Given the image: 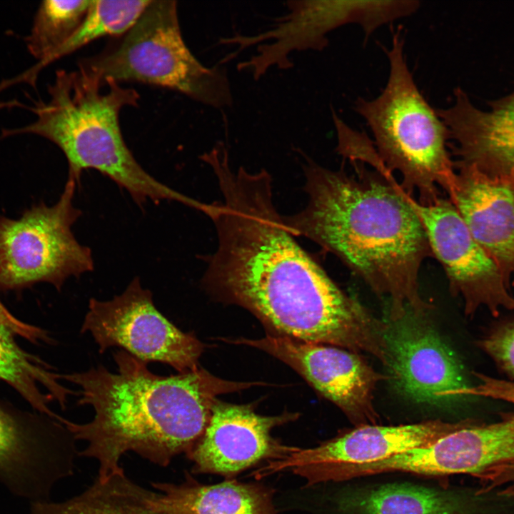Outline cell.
<instances>
[{
  "label": "cell",
  "instance_id": "6da1fadb",
  "mask_svg": "<svg viewBox=\"0 0 514 514\" xmlns=\"http://www.w3.org/2000/svg\"><path fill=\"white\" fill-rule=\"evenodd\" d=\"M216 249L205 286L282 336L366 352L385 360L384 321L343 292L298 244L272 191L238 193L211 217Z\"/></svg>",
  "mask_w": 514,
  "mask_h": 514
},
{
  "label": "cell",
  "instance_id": "7a4b0ae2",
  "mask_svg": "<svg viewBox=\"0 0 514 514\" xmlns=\"http://www.w3.org/2000/svg\"><path fill=\"white\" fill-rule=\"evenodd\" d=\"M306 157L307 203L284 221L295 236L315 242L340 259L380 296L389 298L388 317L406 308L428 312L420 294L423 261L433 256L424 228L392 172L332 170Z\"/></svg>",
  "mask_w": 514,
  "mask_h": 514
},
{
  "label": "cell",
  "instance_id": "3957f363",
  "mask_svg": "<svg viewBox=\"0 0 514 514\" xmlns=\"http://www.w3.org/2000/svg\"><path fill=\"white\" fill-rule=\"evenodd\" d=\"M117 371L103 366L63 375L80 389L78 404L90 405L91 420L61 423L76 440L86 441L79 457L99 463L96 478L124 471L128 452L159 466L188 453L203 434L218 395L256 385L228 381L203 369L168 376L152 373L143 361L120 350L114 354Z\"/></svg>",
  "mask_w": 514,
  "mask_h": 514
},
{
  "label": "cell",
  "instance_id": "277c9868",
  "mask_svg": "<svg viewBox=\"0 0 514 514\" xmlns=\"http://www.w3.org/2000/svg\"><path fill=\"white\" fill-rule=\"evenodd\" d=\"M49 99L35 101L30 110L36 119L17 128L6 129L2 137L34 134L56 145L66 158L68 177L79 183L81 173L94 169L125 189L138 205L171 201L196 209L198 201L167 186L148 173L127 146L119 114L136 106L140 96L112 79L79 68L58 70L48 87Z\"/></svg>",
  "mask_w": 514,
  "mask_h": 514
},
{
  "label": "cell",
  "instance_id": "5b68a950",
  "mask_svg": "<svg viewBox=\"0 0 514 514\" xmlns=\"http://www.w3.org/2000/svg\"><path fill=\"white\" fill-rule=\"evenodd\" d=\"M400 30L393 33L391 47L385 49L389 75L382 92L371 100L359 98L355 109L366 121L381 161L398 171L400 187L409 195L416 191L418 202L430 205L449 196L456 171L447 148L445 124L419 91L403 52Z\"/></svg>",
  "mask_w": 514,
  "mask_h": 514
},
{
  "label": "cell",
  "instance_id": "8992f818",
  "mask_svg": "<svg viewBox=\"0 0 514 514\" xmlns=\"http://www.w3.org/2000/svg\"><path fill=\"white\" fill-rule=\"evenodd\" d=\"M114 39L99 53L81 59L79 68L102 80L168 89L215 109L233 105L226 69L204 66L186 44L176 1L150 0L134 24Z\"/></svg>",
  "mask_w": 514,
  "mask_h": 514
},
{
  "label": "cell",
  "instance_id": "52a82bcc",
  "mask_svg": "<svg viewBox=\"0 0 514 514\" xmlns=\"http://www.w3.org/2000/svg\"><path fill=\"white\" fill-rule=\"evenodd\" d=\"M76 182L68 177L58 201L39 203L17 219L0 216V288L46 282L60 290L71 277L94 269L91 249L71 228L81 215L74 206Z\"/></svg>",
  "mask_w": 514,
  "mask_h": 514
},
{
  "label": "cell",
  "instance_id": "ba28073f",
  "mask_svg": "<svg viewBox=\"0 0 514 514\" xmlns=\"http://www.w3.org/2000/svg\"><path fill=\"white\" fill-rule=\"evenodd\" d=\"M81 333H89L100 353L120 347L146 362L167 364L179 373L197 369L203 345L184 333L156 308L151 292L138 277L108 301L91 298Z\"/></svg>",
  "mask_w": 514,
  "mask_h": 514
},
{
  "label": "cell",
  "instance_id": "9c48e42d",
  "mask_svg": "<svg viewBox=\"0 0 514 514\" xmlns=\"http://www.w3.org/2000/svg\"><path fill=\"white\" fill-rule=\"evenodd\" d=\"M427 235L433 256L442 266L450 293L462 298L468 316L485 308L498 317L514 311V296L498 266L476 242L448 198L423 205L405 193Z\"/></svg>",
  "mask_w": 514,
  "mask_h": 514
},
{
  "label": "cell",
  "instance_id": "30bf717a",
  "mask_svg": "<svg viewBox=\"0 0 514 514\" xmlns=\"http://www.w3.org/2000/svg\"><path fill=\"white\" fill-rule=\"evenodd\" d=\"M406 308L384 321L385 362L393 388L406 398L440 406L467 388L463 369L427 318Z\"/></svg>",
  "mask_w": 514,
  "mask_h": 514
},
{
  "label": "cell",
  "instance_id": "8fae6325",
  "mask_svg": "<svg viewBox=\"0 0 514 514\" xmlns=\"http://www.w3.org/2000/svg\"><path fill=\"white\" fill-rule=\"evenodd\" d=\"M287 13L272 27L256 35L235 34L219 40L221 44H234L235 51L218 63L234 59L242 51L257 45L256 54L238 64L239 71L251 74L258 80L271 68H292L294 51H321L328 43L327 35L346 24H356L368 30L374 21L371 1L301 0L286 1Z\"/></svg>",
  "mask_w": 514,
  "mask_h": 514
},
{
  "label": "cell",
  "instance_id": "7c38bea8",
  "mask_svg": "<svg viewBox=\"0 0 514 514\" xmlns=\"http://www.w3.org/2000/svg\"><path fill=\"white\" fill-rule=\"evenodd\" d=\"M473 422L470 419L455 423L431 420L392 426L363 425L316 447L299 448L283 459L268 462L251 475L259 480L291 471L304 478L307 486L316 485L333 469L373 463L426 446Z\"/></svg>",
  "mask_w": 514,
  "mask_h": 514
},
{
  "label": "cell",
  "instance_id": "4fadbf2b",
  "mask_svg": "<svg viewBox=\"0 0 514 514\" xmlns=\"http://www.w3.org/2000/svg\"><path fill=\"white\" fill-rule=\"evenodd\" d=\"M263 350L298 372L321 395L336 405L356 427L376 424L373 404L377 383L386 376L356 352L285 336L233 341Z\"/></svg>",
  "mask_w": 514,
  "mask_h": 514
},
{
  "label": "cell",
  "instance_id": "5bb4252c",
  "mask_svg": "<svg viewBox=\"0 0 514 514\" xmlns=\"http://www.w3.org/2000/svg\"><path fill=\"white\" fill-rule=\"evenodd\" d=\"M297 414L265 416L251 406L215 401L209 423L200 439L186 454L192 473L233 478L260 463L285 458L299 449L271 436L276 426L292 421Z\"/></svg>",
  "mask_w": 514,
  "mask_h": 514
},
{
  "label": "cell",
  "instance_id": "9a60e30c",
  "mask_svg": "<svg viewBox=\"0 0 514 514\" xmlns=\"http://www.w3.org/2000/svg\"><path fill=\"white\" fill-rule=\"evenodd\" d=\"M69 445L51 421L26 420L0 406V482L29 502L46 497L64 475Z\"/></svg>",
  "mask_w": 514,
  "mask_h": 514
},
{
  "label": "cell",
  "instance_id": "2e32d148",
  "mask_svg": "<svg viewBox=\"0 0 514 514\" xmlns=\"http://www.w3.org/2000/svg\"><path fill=\"white\" fill-rule=\"evenodd\" d=\"M436 112L454 143L455 166L472 167L490 176L514 178V91L483 111L458 87L451 106Z\"/></svg>",
  "mask_w": 514,
  "mask_h": 514
},
{
  "label": "cell",
  "instance_id": "e0dca14e",
  "mask_svg": "<svg viewBox=\"0 0 514 514\" xmlns=\"http://www.w3.org/2000/svg\"><path fill=\"white\" fill-rule=\"evenodd\" d=\"M448 196L476 242L514 288V178L485 175L455 166Z\"/></svg>",
  "mask_w": 514,
  "mask_h": 514
},
{
  "label": "cell",
  "instance_id": "ac0fdd59",
  "mask_svg": "<svg viewBox=\"0 0 514 514\" xmlns=\"http://www.w3.org/2000/svg\"><path fill=\"white\" fill-rule=\"evenodd\" d=\"M333 483L322 498L327 514H474L481 495L410 482Z\"/></svg>",
  "mask_w": 514,
  "mask_h": 514
},
{
  "label": "cell",
  "instance_id": "d6986e66",
  "mask_svg": "<svg viewBox=\"0 0 514 514\" xmlns=\"http://www.w3.org/2000/svg\"><path fill=\"white\" fill-rule=\"evenodd\" d=\"M184 482L152 483L161 491L148 490L151 508L164 514H277L274 490L262 483L227 480L220 483H198L189 473Z\"/></svg>",
  "mask_w": 514,
  "mask_h": 514
},
{
  "label": "cell",
  "instance_id": "ffe728a7",
  "mask_svg": "<svg viewBox=\"0 0 514 514\" xmlns=\"http://www.w3.org/2000/svg\"><path fill=\"white\" fill-rule=\"evenodd\" d=\"M14 333L0 323V380L14 388L35 410L55 418L49 408L56 400L64 407L70 390L61 383L63 375L36 356L22 349Z\"/></svg>",
  "mask_w": 514,
  "mask_h": 514
},
{
  "label": "cell",
  "instance_id": "44dd1931",
  "mask_svg": "<svg viewBox=\"0 0 514 514\" xmlns=\"http://www.w3.org/2000/svg\"><path fill=\"white\" fill-rule=\"evenodd\" d=\"M90 4L91 0H46L40 3L24 40L29 54L38 63L24 75L22 81L33 84L40 71L51 64L54 54L81 25Z\"/></svg>",
  "mask_w": 514,
  "mask_h": 514
},
{
  "label": "cell",
  "instance_id": "7402d4cb",
  "mask_svg": "<svg viewBox=\"0 0 514 514\" xmlns=\"http://www.w3.org/2000/svg\"><path fill=\"white\" fill-rule=\"evenodd\" d=\"M150 0H91L81 25L54 54L51 63L94 40L119 37L137 21Z\"/></svg>",
  "mask_w": 514,
  "mask_h": 514
},
{
  "label": "cell",
  "instance_id": "603a6c76",
  "mask_svg": "<svg viewBox=\"0 0 514 514\" xmlns=\"http://www.w3.org/2000/svg\"><path fill=\"white\" fill-rule=\"evenodd\" d=\"M479 344L508 380L514 382V321L495 327Z\"/></svg>",
  "mask_w": 514,
  "mask_h": 514
},
{
  "label": "cell",
  "instance_id": "cb8c5ba5",
  "mask_svg": "<svg viewBox=\"0 0 514 514\" xmlns=\"http://www.w3.org/2000/svg\"><path fill=\"white\" fill-rule=\"evenodd\" d=\"M479 383L469 386L460 393V396L474 395L505 401L514 405V382L496 378L483 373H475Z\"/></svg>",
  "mask_w": 514,
  "mask_h": 514
},
{
  "label": "cell",
  "instance_id": "d4e9b609",
  "mask_svg": "<svg viewBox=\"0 0 514 514\" xmlns=\"http://www.w3.org/2000/svg\"><path fill=\"white\" fill-rule=\"evenodd\" d=\"M0 323L10 329L14 334L19 335L30 341H47L49 337L45 331L16 318L0 301Z\"/></svg>",
  "mask_w": 514,
  "mask_h": 514
}]
</instances>
